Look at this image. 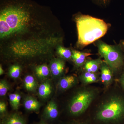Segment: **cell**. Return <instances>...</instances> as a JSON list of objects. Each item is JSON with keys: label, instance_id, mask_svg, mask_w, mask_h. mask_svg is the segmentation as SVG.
<instances>
[{"label": "cell", "instance_id": "6da1fadb", "mask_svg": "<svg viewBox=\"0 0 124 124\" xmlns=\"http://www.w3.org/2000/svg\"><path fill=\"white\" fill-rule=\"evenodd\" d=\"M63 38L48 6L34 0H0V53L2 61L21 66L54 58Z\"/></svg>", "mask_w": 124, "mask_h": 124}, {"label": "cell", "instance_id": "7a4b0ae2", "mask_svg": "<svg viewBox=\"0 0 124 124\" xmlns=\"http://www.w3.org/2000/svg\"><path fill=\"white\" fill-rule=\"evenodd\" d=\"M78 32L77 48H84L101 38L109 27L104 20L90 16L78 13L73 16Z\"/></svg>", "mask_w": 124, "mask_h": 124}, {"label": "cell", "instance_id": "3957f363", "mask_svg": "<svg viewBox=\"0 0 124 124\" xmlns=\"http://www.w3.org/2000/svg\"><path fill=\"white\" fill-rule=\"evenodd\" d=\"M95 119L106 124H119L124 121V99L118 95L112 96L100 106Z\"/></svg>", "mask_w": 124, "mask_h": 124}, {"label": "cell", "instance_id": "277c9868", "mask_svg": "<svg viewBox=\"0 0 124 124\" xmlns=\"http://www.w3.org/2000/svg\"><path fill=\"white\" fill-rule=\"evenodd\" d=\"M96 44L99 54L113 72L122 68L124 59L121 45H109L101 40L98 41Z\"/></svg>", "mask_w": 124, "mask_h": 124}, {"label": "cell", "instance_id": "5b68a950", "mask_svg": "<svg viewBox=\"0 0 124 124\" xmlns=\"http://www.w3.org/2000/svg\"><path fill=\"white\" fill-rule=\"evenodd\" d=\"M95 95V91L92 89H84L78 91L69 102L68 113L73 116L81 115L87 110Z\"/></svg>", "mask_w": 124, "mask_h": 124}, {"label": "cell", "instance_id": "8992f818", "mask_svg": "<svg viewBox=\"0 0 124 124\" xmlns=\"http://www.w3.org/2000/svg\"><path fill=\"white\" fill-rule=\"evenodd\" d=\"M101 71L100 80L106 87L112 83L113 79V71L105 62H103L100 68Z\"/></svg>", "mask_w": 124, "mask_h": 124}, {"label": "cell", "instance_id": "52a82bcc", "mask_svg": "<svg viewBox=\"0 0 124 124\" xmlns=\"http://www.w3.org/2000/svg\"><path fill=\"white\" fill-rule=\"evenodd\" d=\"M65 66L64 60L60 58H54L50 62L49 68L50 72L54 76H59L63 73Z\"/></svg>", "mask_w": 124, "mask_h": 124}, {"label": "cell", "instance_id": "ba28073f", "mask_svg": "<svg viewBox=\"0 0 124 124\" xmlns=\"http://www.w3.org/2000/svg\"><path fill=\"white\" fill-rule=\"evenodd\" d=\"M58 110L57 104L53 101L49 102L45 108L43 116L45 119L53 120L57 118Z\"/></svg>", "mask_w": 124, "mask_h": 124}, {"label": "cell", "instance_id": "9c48e42d", "mask_svg": "<svg viewBox=\"0 0 124 124\" xmlns=\"http://www.w3.org/2000/svg\"><path fill=\"white\" fill-rule=\"evenodd\" d=\"M72 60L75 65L79 67L84 66L87 57L91 54L89 53L81 52L75 50H72Z\"/></svg>", "mask_w": 124, "mask_h": 124}, {"label": "cell", "instance_id": "30bf717a", "mask_svg": "<svg viewBox=\"0 0 124 124\" xmlns=\"http://www.w3.org/2000/svg\"><path fill=\"white\" fill-rule=\"evenodd\" d=\"M1 124H26V122L21 115L14 113L5 116Z\"/></svg>", "mask_w": 124, "mask_h": 124}, {"label": "cell", "instance_id": "8fae6325", "mask_svg": "<svg viewBox=\"0 0 124 124\" xmlns=\"http://www.w3.org/2000/svg\"><path fill=\"white\" fill-rule=\"evenodd\" d=\"M102 62L100 58L86 60L83 66V69L85 71L97 73Z\"/></svg>", "mask_w": 124, "mask_h": 124}, {"label": "cell", "instance_id": "7c38bea8", "mask_svg": "<svg viewBox=\"0 0 124 124\" xmlns=\"http://www.w3.org/2000/svg\"><path fill=\"white\" fill-rule=\"evenodd\" d=\"M77 81V79L74 76H66L60 79L59 82V86L62 90H67L75 85Z\"/></svg>", "mask_w": 124, "mask_h": 124}, {"label": "cell", "instance_id": "4fadbf2b", "mask_svg": "<svg viewBox=\"0 0 124 124\" xmlns=\"http://www.w3.org/2000/svg\"><path fill=\"white\" fill-rule=\"evenodd\" d=\"M24 108L29 111H37L40 107V103L35 98L29 96L26 98L24 101Z\"/></svg>", "mask_w": 124, "mask_h": 124}, {"label": "cell", "instance_id": "5bb4252c", "mask_svg": "<svg viewBox=\"0 0 124 124\" xmlns=\"http://www.w3.org/2000/svg\"><path fill=\"white\" fill-rule=\"evenodd\" d=\"M80 79L82 83L85 85L97 82L99 80V77L96 73L85 71L81 74L80 76Z\"/></svg>", "mask_w": 124, "mask_h": 124}, {"label": "cell", "instance_id": "9a60e30c", "mask_svg": "<svg viewBox=\"0 0 124 124\" xmlns=\"http://www.w3.org/2000/svg\"><path fill=\"white\" fill-rule=\"evenodd\" d=\"M38 94L42 98L48 97L52 92V87L48 81H45L40 85L38 88Z\"/></svg>", "mask_w": 124, "mask_h": 124}, {"label": "cell", "instance_id": "2e32d148", "mask_svg": "<svg viewBox=\"0 0 124 124\" xmlns=\"http://www.w3.org/2000/svg\"><path fill=\"white\" fill-rule=\"evenodd\" d=\"M50 71L47 64L44 63L37 65L35 68V73L39 78L43 79L48 76Z\"/></svg>", "mask_w": 124, "mask_h": 124}, {"label": "cell", "instance_id": "e0dca14e", "mask_svg": "<svg viewBox=\"0 0 124 124\" xmlns=\"http://www.w3.org/2000/svg\"><path fill=\"white\" fill-rule=\"evenodd\" d=\"M56 52L60 58L63 60L71 59L72 55V50L64 47L63 45L59 46L56 49Z\"/></svg>", "mask_w": 124, "mask_h": 124}, {"label": "cell", "instance_id": "ac0fdd59", "mask_svg": "<svg viewBox=\"0 0 124 124\" xmlns=\"http://www.w3.org/2000/svg\"><path fill=\"white\" fill-rule=\"evenodd\" d=\"M24 85L25 88L27 91L32 92L36 89L37 84L36 81L33 76H27L24 79Z\"/></svg>", "mask_w": 124, "mask_h": 124}, {"label": "cell", "instance_id": "d6986e66", "mask_svg": "<svg viewBox=\"0 0 124 124\" xmlns=\"http://www.w3.org/2000/svg\"><path fill=\"white\" fill-rule=\"evenodd\" d=\"M21 71V66L18 64H14L10 67L8 74L12 78L17 79L20 76Z\"/></svg>", "mask_w": 124, "mask_h": 124}, {"label": "cell", "instance_id": "ffe728a7", "mask_svg": "<svg viewBox=\"0 0 124 124\" xmlns=\"http://www.w3.org/2000/svg\"><path fill=\"white\" fill-rule=\"evenodd\" d=\"M9 86L7 81L2 80L0 82V95L1 97L5 96L8 91Z\"/></svg>", "mask_w": 124, "mask_h": 124}, {"label": "cell", "instance_id": "44dd1931", "mask_svg": "<svg viewBox=\"0 0 124 124\" xmlns=\"http://www.w3.org/2000/svg\"><path fill=\"white\" fill-rule=\"evenodd\" d=\"M17 93H11L9 95L10 103L14 110H16V100Z\"/></svg>", "mask_w": 124, "mask_h": 124}, {"label": "cell", "instance_id": "7402d4cb", "mask_svg": "<svg viewBox=\"0 0 124 124\" xmlns=\"http://www.w3.org/2000/svg\"><path fill=\"white\" fill-rule=\"evenodd\" d=\"M95 4L101 6L103 7H106L109 4L110 0H92Z\"/></svg>", "mask_w": 124, "mask_h": 124}, {"label": "cell", "instance_id": "603a6c76", "mask_svg": "<svg viewBox=\"0 0 124 124\" xmlns=\"http://www.w3.org/2000/svg\"><path fill=\"white\" fill-rule=\"evenodd\" d=\"M7 109L6 105L5 102H4L1 101L0 102V113L1 116H4L3 117H4L5 115V113Z\"/></svg>", "mask_w": 124, "mask_h": 124}, {"label": "cell", "instance_id": "cb8c5ba5", "mask_svg": "<svg viewBox=\"0 0 124 124\" xmlns=\"http://www.w3.org/2000/svg\"><path fill=\"white\" fill-rule=\"evenodd\" d=\"M21 97L20 94L17 93V98L16 100V110L18 109L20 103V100H21Z\"/></svg>", "mask_w": 124, "mask_h": 124}, {"label": "cell", "instance_id": "d4e9b609", "mask_svg": "<svg viewBox=\"0 0 124 124\" xmlns=\"http://www.w3.org/2000/svg\"><path fill=\"white\" fill-rule=\"evenodd\" d=\"M119 81L121 86L124 89V70L120 78Z\"/></svg>", "mask_w": 124, "mask_h": 124}, {"label": "cell", "instance_id": "484cf974", "mask_svg": "<svg viewBox=\"0 0 124 124\" xmlns=\"http://www.w3.org/2000/svg\"><path fill=\"white\" fill-rule=\"evenodd\" d=\"M4 73V71L2 68V65L1 64L0 65V75H3Z\"/></svg>", "mask_w": 124, "mask_h": 124}, {"label": "cell", "instance_id": "4316f807", "mask_svg": "<svg viewBox=\"0 0 124 124\" xmlns=\"http://www.w3.org/2000/svg\"><path fill=\"white\" fill-rule=\"evenodd\" d=\"M68 124H86L85 123H80V122H72V123H70Z\"/></svg>", "mask_w": 124, "mask_h": 124}, {"label": "cell", "instance_id": "83f0119b", "mask_svg": "<svg viewBox=\"0 0 124 124\" xmlns=\"http://www.w3.org/2000/svg\"><path fill=\"white\" fill-rule=\"evenodd\" d=\"M121 46H122V49H124V41H123L121 42Z\"/></svg>", "mask_w": 124, "mask_h": 124}, {"label": "cell", "instance_id": "f1b7e54d", "mask_svg": "<svg viewBox=\"0 0 124 124\" xmlns=\"http://www.w3.org/2000/svg\"><path fill=\"white\" fill-rule=\"evenodd\" d=\"M46 124V123H45L44 122H39V123H37V124Z\"/></svg>", "mask_w": 124, "mask_h": 124}]
</instances>
